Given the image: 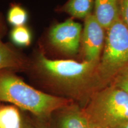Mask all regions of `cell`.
<instances>
[{"label": "cell", "mask_w": 128, "mask_h": 128, "mask_svg": "<svg viewBox=\"0 0 128 128\" xmlns=\"http://www.w3.org/2000/svg\"><path fill=\"white\" fill-rule=\"evenodd\" d=\"M98 63L52 60L40 54L37 69L41 85L49 94L73 101L83 108L102 90L97 72Z\"/></svg>", "instance_id": "obj_1"}, {"label": "cell", "mask_w": 128, "mask_h": 128, "mask_svg": "<svg viewBox=\"0 0 128 128\" xmlns=\"http://www.w3.org/2000/svg\"><path fill=\"white\" fill-rule=\"evenodd\" d=\"M72 102L32 87L10 70L0 71V103H9L37 118L49 119L54 112Z\"/></svg>", "instance_id": "obj_2"}, {"label": "cell", "mask_w": 128, "mask_h": 128, "mask_svg": "<svg viewBox=\"0 0 128 128\" xmlns=\"http://www.w3.org/2000/svg\"><path fill=\"white\" fill-rule=\"evenodd\" d=\"M83 109L91 126L116 128L128 122V94L109 85L94 93Z\"/></svg>", "instance_id": "obj_3"}, {"label": "cell", "mask_w": 128, "mask_h": 128, "mask_svg": "<svg viewBox=\"0 0 128 128\" xmlns=\"http://www.w3.org/2000/svg\"><path fill=\"white\" fill-rule=\"evenodd\" d=\"M128 66V30L120 18L106 30L105 44L97 66L102 89L109 86L116 74Z\"/></svg>", "instance_id": "obj_4"}, {"label": "cell", "mask_w": 128, "mask_h": 128, "mask_svg": "<svg viewBox=\"0 0 128 128\" xmlns=\"http://www.w3.org/2000/svg\"><path fill=\"white\" fill-rule=\"evenodd\" d=\"M84 20L81 42L85 60L99 61L104 46L106 30L96 20L94 14H89Z\"/></svg>", "instance_id": "obj_5"}, {"label": "cell", "mask_w": 128, "mask_h": 128, "mask_svg": "<svg viewBox=\"0 0 128 128\" xmlns=\"http://www.w3.org/2000/svg\"><path fill=\"white\" fill-rule=\"evenodd\" d=\"M81 36V24L72 19L55 26L49 34L51 44L61 52L69 55H74L78 52Z\"/></svg>", "instance_id": "obj_6"}, {"label": "cell", "mask_w": 128, "mask_h": 128, "mask_svg": "<svg viewBox=\"0 0 128 128\" xmlns=\"http://www.w3.org/2000/svg\"><path fill=\"white\" fill-rule=\"evenodd\" d=\"M49 120L52 128H90L83 108L74 102L54 112Z\"/></svg>", "instance_id": "obj_7"}, {"label": "cell", "mask_w": 128, "mask_h": 128, "mask_svg": "<svg viewBox=\"0 0 128 128\" xmlns=\"http://www.w3.org/2000/svg\"><path fill=\"white\" fill-rule=\"evenodd\" d=\"M96 20L106 30L119 19V0H94Z\"/></svg>", "instance_id": "obj_8"}, {"label": "cell", "mask_w": 128, "mask_h": 128, "mask_svg": "<svg viewBox=\"0 0 128 128\" xmlns=\"http://www.w3.org/2000/svg\"><path fill=\"white\" fill-rule=\"evenodd\" d=\"M4 33L5 25L0 14V71L24 68L26 63L23 58L2 41Z\"/></svg>", "instance_id": "obj_9"}, {"label": "cell", "mask_w": 128, "mask_h": 128, "mask_svg": "<svg viewBox=\"0 0 128 128\" xmlns=\"http://www.w3.org/2000/svg\"><path fill=\"white\" fill-rule=\"evenodd\" d=\"M23 111L12 104L0 103V128H22Z\"/></svg>", "instance_id": "obj_10"}, {"label": "cell", "mask_w": 128, "mask_h": 128, "mask_svg": "<svg viewBox=\"0 0 128 128\" xmlns=\"http://www.w3.org/2000/svg\"><path fill=\"white\" fill-rule=\"evenodd\" d=\"M94 4V0H69L62 10L74 17L85 19L92 14Z\"/></svg>", "instance_id": "obj_11"}, {"label": "cell", "mask_w": 128, "mask_h": 128, "mask_svg": "<svg viewBox=\"0 0 128 128\" xmlns=\"http://www.w3.org/2000/svg\"><path fill=\"white\" fill-rule=\"evenodd\" d=\"M7 20L14 28L23 26L28 20V13L23 7L18 5H12L8 12Z\"/></svg>", "instance_id": "obj_12"}, {"label": "cell", "mask_w": 128, "mask_h": 128, "mask_svg": "<svg viewBox=\"0 0 128 128\" xmlns=\"http://www.w3.org/2000/svg\"><path fill=\"white\" fill-rule=\"evenodd\" d=\"M10 38L14 44L18 46H28L31 43V33L24 26L14 28L11 32Z\"/></svg>", "instance_id": "obj_13"}, {"label": "cell", "mask_w": 128, "mask_h": 128, "mask_svg": "<svg viewBox=\"0 0 128 128\" xmlns=\"http://www.w3.org/2000/svg\"><path fill=\"white\" fill-rule=\"evenodd\" d=\"M110 85L119 88L128 94V66L117 74Z\"/></svg>", "instance_id": "obj_14"}, {"label": "cell", "mask_w": 128, "mask_h": 128, "mask_svg": "<svg viewBox=\"0 0 128 128\" xmlns=\"http://www.w3.org/2000/svg\"><path fill=\"white\" fill-rule=\"evenodd\" d=\"M119 18L128 30V0H119Z\"/></svg>", "instance_id": "obj_15"}, {"label": "cell", "mask_w": 128, "mask_h": 128, "mask_svg": "<svg viewBox=\"0 0 128 128\" xmlns=\"http://www.w3.org/2000/svg\"><path fill=\"white\" fill-rule=\"evenodd\" d=\"M32 123L36 128H52L49 119L37 118L28 113Z\"/></svg>", "instance_id": "obj_16"}, {"label": "cell", "mask_w": 128, "mask_h": 128, "mask_svg": "<svg viewBox=\"0 0 128 128\" xmlns=\"http://www.w3.org/2000/svg\"><path fill=\"white\" fill-rule=\"evenodd\" d=\"M22 128H36L32 123L28 113L24 111H23Z\"/></svg>", "instance_id": "obj_17"}, {"label": "cell", "mask_w": 128, "mask_h": 128, "mask_svg": "<svg viewBox=\"0 0 128 128\" xmlns=\"http://www.w3.org/2000/svg\"><path fill=\"white\" fill-rule=\"evenodd\" d=\"M116 128H128V122L126 123V124H122V125L118 126Z\"/></svg>", "instance_id": "obj_18"}, {"label": "cell", "mask_w": 128, "mask_h": 128, "mask_svg": "<svg viewBox=\"0 0 128 128\" xmlns=\"http://www.w3.org/2000/svg\"><path fill=\"white\" fill-rule=\"evenodd\" d=\"M90 128H94V127H93V126H91L90 124Z\"/></svg>", "instance_id": "obj_19"}]
</instances>
